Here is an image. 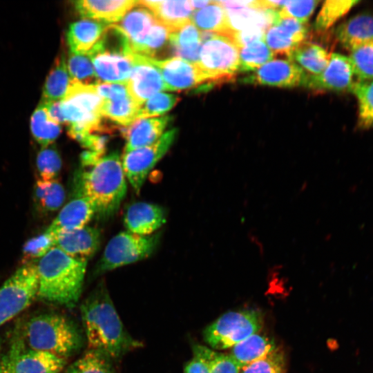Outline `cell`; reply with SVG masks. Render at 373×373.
I'll return each instance as SVG.
<instances>
[{
    "instance_id": "6da1fadb",
    "label": "cell",
    "mask_w": 373,
    "mask_h": 373,
    "mask_svg": "<svg viewBox=\"0 0 373 373\" xmlns=\"http://www.w3.org/2000/svg\"><path fill=\"white\" fill-rule=\"evenodd\" d=\"M82 323L89 349L100 350L117 358L140 343L124 329L104 287L92 293L81 306Z\"/></svg>"
},
{
    "instance_id": "7a4b0ae2",
    "label": "cell",
    "mask_w": 373,
    "mask_h": 373,
    "mask_svg": "<svg viewBox=\"0 0 373 373\" xmlns=\"http://www.w3.org/2000/svg\"><path fill=\"white\" fill-rule=\"evenodd\" d=\"M86 265V261L52 247L36 265L37 298L47 303L73 307L82 291Z\"/></svg>"
},
{
    "instance_id": "3957f363",
    "label": "cell",
    "mask_w": 373,
    "mask_h": 373,
    "mask_svg": "<svg viewBox=\"0 0 373 373\" xmlns=\"http://www.w3.org/2000/svg\"><path fill=\"white\" fill-rule=\"evenodd\" d=\"M126 190V178L117 151L102 156L81 175L79 192L101 218L110 217L118 210Z\"/></svg>"
},
{
    "instance_id": "277c9868",
    "label": "cell",
    "mask_w": 373,
    "mask_h": 373,
    "mask_svg": "<svg viewBox=\"0 0 373 373\" xmlns=\"http://www.w3.org/2000/svg\"><path fill=\"white\" fill-rule=\"evenodd\" d=\"M21 337L29 349L47 352L66 358L82 346V336L74 323L57 314L31 317L23 325Z\"/></svg>"
},
{
    "instance_id": "5b68a950",
    "label": "cell",
    "mask_w": 373,
    "mask_h": 373,
    "mask_svg": "<svg viewBox=\"0 0 373 373\" xmlns=\"http://www.w3.org/2000/svg\"><path fill=\"white\" fill-rule=\"evenodd\" d=\"M202 45L196 66L208 86L232 81L239 68V48L227 37L201 31Z\"/></svg>"
},
{
    "instance_id": "8992f818",
    "label": "cell",
    "mask_w": 373,
    "mask_h": 373,
    "mask_svg": "<svg viewBox=\"0 0 373 373\" xmlns=\"http://www.w3.org/2000/svg\"><path fill=\"white\" fill-rule=\"evenodd\" d=\"M262 314L256 310L229 312L219 316L203 332L205 342L213 349H229L258 333L262 327Z\"/></svg>"
},
{
    "instance_id": "52a82bcc",
    "label": "cell",
    "mask_w": 373,
    "mask_h": 373,
    "mask_svg": "<svg viewBox=\"0 0 373 373\" xmlns=\"http://www.w3.org/2000/svg\"><path fill=\"white\" fill-rule=\"evenodd\" d=\"M37 265L19 267L0 287V327L26 309L37 297Z\"/></svg>"
},
{
    "instance_id": "ba28073f",
    "label": "cell",
    "mask_w": 373,
    "mask_h": 373,
    "mask_svg": "<svg viewBox=\"0 0 373 373\" xmlns=\"http://www.w3.org/2000/svg\"><path fill=\"white\" fill-rule=\"evenodd\" d=\"M160 238V233L140 236L128 231L119 233L108 242L96 272L111 271L148 258L157 248Z\"/></svg>"
},
{
    "instance_id": "9c48e42d",
    "label": "cell",
    "mask_w": 373,
    "mask_h": 373,
    "mask_svg": "<svg viewBox=\"0 0 373 373\" xmlns=\"http://www.w3.org/2000/svg\"><path fill=\"white\" fill-rule=\"evenodd\" d=\"M178 133L172 128L164 133L154 143L124 152L121 157L123 170L136 193H139L151 170L169 151Z\"/></svg>"
},
{
    "instance_id": "30bf717a",
    "label": "cell",
    "mask_w": 373,
    "mask_h": 373,
    "mask_svg": "<svg viewBox=\"0 0 373 373\" xmlns=\"http://www.w3.org/2000/svg\"><path fill=\"white\" fill-rule=\"evenodd\" d=\"M14 337L4 355L11 373H59L65 367L66 358L27 348L18 332Z\"/></svg>"
},
{
    "instance_id": "8fae6325",
    "label": "cell",
    "mask_w": 373,
    "mask_h": 373,
    "mask_svg": "<svg viewBox=\"0 0 373 373\" xmlns=\"http://www.w3.org/2000/svg\"><path fill=\"white\" fill-rule=\"evenodd\" d=\"M144 57L160 71L166 90L181 91L207 83L204 76L195 64L178 57L164 59Z\"/></svg>"
},
{
    "instance_id": "7c38bea8",
    "label": "cell",
    "mask_w": 373,
    "mask_h": 373,
    "mask_svg": "<svg viewBox=\"0 0 373 373\" xmlns=\"http://www.w3.org/2000/svg\"><path fill=\"white\" fill-rule=\"evenodd\" d=\"M306 73L289 59L271 60L242 79L245 84L292 88L303 84Z\"/></svg>"
},
{
    "instance_id": "4fadbf2b",
    "label": "cell",
    "mask_w": 373,
    "mask_h": 373,
    "mask_svg": "<svg viewBox=\"0 0 373 373\" xmlns=\"http://www.w3.org/2000/svg\"><path fill=\"white\" fill-rule=\"evenodd\" d=\"M354 72L349 57L332 53L327 66L319 75L306 73L303 86L314 90L351 91Z\"/></svg>"
},
{
    "instance_id": "5bb4252c",
    "label": "cell",
    "mask_w": 373,
    "mask_h": 373,
    "mask_svg": "<svg viewBox=\"0 0 373 373\" xmlns=\"http://www.w3.org/2000/svg\"><path fill=\"white\" fill-rule=\"evenodd\" d=\"M133 66L126 86L130 97L141 106L154 95L166 89L160 71L144 56L133 53Z\"/></svg>"
},
{
    "instance_id": "9a60e30c",
    "label": "cell",
    "mask_w": 373,
    "mask_h": 373,
    "mask_svg": "<svg viewBox=\"0 0 373 373\" xmlns=\"http://www.w3.org/2000/svg\"><path fill=\"white\" fill-rule=\"evenodd\" d=\"M99 243V230L86 225L56 234L55 247L71 257L87 262L95 254Z\"/></svg>"
},
{
    "instance_id": "2e32d148",
    "label": "cell",
    "mask_w": 373,
    "mask_h": 373,
    "mask_svg": "<svg viewBox=\"0 0 373 373\" xmlns=\"http://www.w3.org/2000/svg\"><path fill=\"white\" fill-rule=\"evenodd\" d=\"M166 221V212L163 207L144 202L131 204L124 216L127 230L140 236L153 234Z\"/></svg>"
},
{
    "instance_id": "e0dca14e",
    "label": "cell",
    "mask_w": 373,
    "mask_h": 373,
    "mask_svg": "<svg viewBox=\"0 0 373 373\" xmlns=\"http://www.w3.org/2000/svg\"><path fill=\"white\" fill-rule=\"evenodd\" d=\"M99 82L126 83L133 66V53L128 55L107 52L88 55Z\"/></svg>"
},
{
    "instance_id": "ac0fdd59",
    "label": "cell",
    "mask_w": 373,
    "mask_h": 373,
    "mask_svg": "<svg viewBox=\"0 0 373 373\" xmlns=\"http://www.w3.org/2000/svg\"><path fill=\"white\" fill-rule=\"evenodd\" d=\"M172 117L166 115L157 118L138 119L129 126L121 129L126 140L124 152L150 145L156 142L162 135Z\"/></svg>"
},
{
    "instance_id": "d6986e66",
    "label": "cell",
    "mask_w": 373,
    "mask_h": 373,
    "mask_svg": "<svg viewBox=\"0 0 373 373\" xmlns=\"http://www.w3.org/2000/svg\"><path fill=\"white\" fill-rule=\"evenodd\" d=\"M95 211L90 202L82 193L70 200L46 229L56 235L61 232L84 227L92 219Z\"/></svg>"
},
{
    "instance_id": "ffe728a7",
    "label": "cell",
    "mask_w": 373,
    "mask_h": 373,
    "mask_svg": "<svg viewBox=\"0 0 373 373\" xmlns=\"http://www.w3.org/2000/svg\"><path fill=\"white\" fill-rule=\"evenodd\" d=\"M137 2L135 0H81L74 3L82 17L105 24L120 21L128 10L137 6Z\"/></svg>"
},
{
    "instance_id": "44dd1931",
    "label": "cell",
    "mask_w": 373,
    "mask_h": 373,
    "mask_svg": "<svg viewBox=\"0 0 373 373\" xmlns=\"http://www.w3.org/2000/svg\"><path fill=\"white\" fill-rule=\"evenodd\" d=\"M137 5L149 9L170 32L191 21L194 10L190 1H137Z\"/></svg>"
},
{
    "instance_id": "7402d4cb",
    "label": "cell",
    "mask_w": 373,
    "mask_h": 373,
    "mask_svg": "<svg viewBox=\"0 0 373 373\" xmlns=\"http://www.w3.org/2000/svg\"><path fill=\"white\" fill-rule=\"evenodd\" d=\"M225 10L230 37L233 32L248 28L259 27L267 30L278 19V10H263L252 8Z\"/></svg>"
},
{
    "instance_id": "603a6c76",
    "label": "cell",
    "mask_w": 373,
    "mask_h": 373,
    "mask_svg": "<svg viewBox=\"0 0 373 373\" xmlns=\"http://www.w3.org/2000/svg\"><path fill=\"white\" fill-rule=\"evenodd\" d=\"M336 34L339 42L350 51L372 40L373 12L350 18L337 28Z\"/></svg>"
},
{
    "instance_id": "cb8c5ba5",
    "label": "cell",
    "mask_w": 373,
    "mask_h": 373,
    "mask_svg": "<svg viewBox=\"0 0 373 373\" xmlns=\"http://www.w3.org/2000/svg\"><path fill=\"white\" fill-rule=\"evenodd\" d=\"M157 21L153 14L144 8L131 10L121 19L118 26L127 37L133 53L138 52L150 29Z\"/></svg>"
},
{
    "instance_id": "d4e9b609",
    "label": "cell",
    "mask_w": 373,
    "mask_h": 373,
    "mask_svg": "<svg viewBox=\"0 0 373 373\" xmlns=\"http://www.w3.org/2000/svg\"><path fill=\"white\" fill-rule=\"evenodd\" d=\"M106 25L82 19L71 23L66 33L70 51L87 55L101 38Z\"/></svg>"
},
{
    "instance_id": "484cf974",
    "label": "cell",
    "mask_w": 373,
    "mask_h": 373,
    "mask_svg": "<svg viewBox=\"0 0 373 373\" xmlns=\"http://www.w3.org/2000/svg\"><path fill=\"white\" fill-rule=\"evenodd\" d=\"M62 101L71 104L83 113L102 117L101 110L104 99L98 94L96 84H85L71 80Z\"/></svg>"
},
{
    "instance_id": "4316f807",
    "label": "cell",
    "mask_w": 373,
    "mask_h": 373,
    "mask_svg": "<svg viewBox=\"0 0 373 373\" xmlns=\"http://www.w3.org/2000/svg\"><path fill=\"white\" fill-rule=\"evenodd\" d=\"M169 44L176 57L192 64L198 63L202 44L200 32L191 21L171 32Z\"/></svg>"
},
{
    "instance_id": "83f0119b",
    "label": "cell",
    "mask_w": 373,
    "mask_h": 373,
    "mask_svg": "<svg viewBox=\"0 0 373 373\" xmlns=\"http://www.w3.org/2000/svg\"><path fill=\"white\" fill-rule=\"evenodd\" d=\"M276 348L274 340L256 333L230 348L229 355L240 367L251 363Z\"/></svg>"
},
{
    "instance_id": "f1b7e54d",
    "label": "cell",
    "mask_w": 373,
    "mask_h": 373,
    "mask_svg": "<svg viewBox=\"0 0 373 373\" xmlns=\"http://www.w3.org/2000/svg\"><path fill=\"white\" fill-rule=\"evenodd\" d=\"M325 49L309 41H303L289 55V59L296 63L309 75H319L327 66L330 57Z\"/></svg>"
},
{
    "instance_id": "f546056e",
    "label": "cell",
    "mask_w": 373,
    "mask_h": 373,
    "mask_svg": "<svg viewBox=\"0 0 373 373\" xmlns=\"http://www.w3.org/2000/svg\"><path fill=\"white\" fill-rule=\"evenodd\" d=\"M191 21L202 31L230 37L226 10L218 1H211L207 6L195 12Z\"/></svg>"
},
{
    "instance_id": "4dcf8cb0",
    "label": "cell",
    "mask_w": 373,
    "mask_h": 373,
    "mask_svg": "<svg viewBox=\"0 0 373 373\" xmlns=\"http://www.w3.org/2000/svg\"><path fill=\"white\" fill-rule=\"evenodd\" d=\"M64 55L55 60L45 81L41 102H58L63 99L71 82Z\"/></svg>"
},
{
    "instance_id": "1f68e13d",
    "label": "cell",
    "mask_w": 373,
    "mask_h": 373,
    "mask_svg": "<svg viewBox=\"0 0 373 373\" xmlns=\"http://www.w3.org/2000/svg\"><path fill=\"white\" fill-rule=\"evenodd\" d=\"M30 130L35 140L45 148L58 137L61 128L48 117L44 104L41 102L31 116Z\"/></svg>"
},
{
    "instance_id": "d6a6232c",
    "label": "cell",
    "mask_w": 373,
    "mask_h": 373,
    "mask_svg": "<svg viewBox=\"0 0 373 373\" xmlns=\"http://www.w3.org/2000/svg\"><path fill=\"white\" fill-rule=\"evenodd\" d=\"M65 197L64 189L57 180H44L38 178L37 180L35 198L42 211L52 212L59 209Z\"/></svg>"
},
{
    "instance_id": "836d02e7",
    "label": "cell",
    "mask_w": 373,
    "mask_h": 373,
    "mask_svg": "<svg viewBox=\"0 0 373 373\" xmlns=\"http://www.w3.org/2000/svg\"><path fill=\"white\" fill-rule=\"evenodd\" d=\"M274 55L264 40L247 44L239 49L238 72H254L271 61Z\"/></svg>"
},
{
    "instance_id": "e575fe53",
    "label": "cell",
    "mask_w": 373,
    "mask_h": 373,
    "mask_svg": "<svg viewBox=\"0 0 373 373\" xmlns=\"http://www.w3.org/2000/svg\"><path fill=\"white\" fill-rule=\"evenodd\" d=\"M111 359L100 350L89 349L68 367L66 373H115Z\"/></svg>"
},
{
    "instance_id": "d590c367",
    "label": "cell",
    "mask_w": 373,
    "mask_h": 373,
    "mask_svg": "<svg viewBox=\"0 0 373 373\" xmlns=\"http://www.w3.org/2000/svg\"><path fill=\"white\" fill-rule=\"evenodd\" d=\"M140 106L129 96L114 101L104 100L101 110L102 117L123 126L131 125L137 119Z\"/></svg>"
},
{
    "instance_id": "8d00e7d4",
    "label": "cell",
    "mask_w": 373,
    "mask_h": 373,
    "mask_svg": "<svg viewBox=\"0 0 373 373\" xmlns=\"http://www.w3.org/2000/svg\"><path fill=\"white\" fill-rule=\"evenodd\" d=\"M350 92L358 101L359 128L368 129L373 127V81L354 82Z\"/></svg>"
},
{
    "instance_id": "74e56055",
    "label": "cell",
    "mask_w": 373,
    "mask_h": 373,
    "mask_svg": "<svg viewBox=\"0 0 373 373\" xmlns=\"http://www.w3.org/2000/svg\"><path fill=\"white\" fill-rule=\"evenodd\" d=\"M358 1L327 0L325 1L318 14L314 28L317 31H325L344 16Z\"/></svg>"
},
{
    "instance_id": "f35d334b",
    "label": "cell",
    "mask_w": 373,
    "mask_h": 373,
    "mask_svg": "<svg viewBox=\"0 0 373 373\" xmlns=\"http://www.w3.org/2000/svg\"><path fill=\"white\" fill-rule=\"evenodd\" d=\"M349 59L358 81H373V39L352 50Z\"/></svg>"
},
{
    "instance_id": "ab89813d",
    "label": "cell",
    "mask_w": 373,
    "mask_h": 373,
    "mask_svg": "<svg viewBox=\"0 0 373 373\" xmlns=\"http://www.w3.org/2000/svg\"><path fill=\"white\" fill-rule=\"evenodd\" d=\"M66 65L72 80L85 84H97L99 82L91 59L87 55L70 51Z\"/></svg>"
},
{
    "instance_id": "60d3db41",
    "label": "cell",
    "mask_w": 373,
    "mask_h": 373,
    "mask_svg": "<svg viewBox=\"0 0 373 373\" xmlns=\"http://www.w3.org/2000/svg\"><path fill=\"white\" fill-rule=\"evenodd\" d=\"M285 354L276 348L263 357L240 367V373H285Z\"/></svg>"
},
{
    "instance_id": "b9f144b4",
    "label": "cell",
    "mask_w": 373,
    "mask_h": 373,
    "mask_svg": "<svg viewBox=\"0 0 373 373\" xmlns=\"http://www.w3.org/2000/svg\"><path fill=\"white\" fill-rule=\"evenodd\" d=\"M264 41L274 54L287 57L300 44L290 33L278 25H273L266 30Z\"/></svg>"
},
{
    "instance_id": "7bdbcfd3",
    "label": "cell",
    "mask_w": 373,
    "mask_h": 373,
    "mask_svg": "<svg viewBox=\"0 0 373 373\" xmlns=\"http://www.w3.org/2000/svg\"><path fill=\"white\" fill-rule=\"evenodd\" d=\"M36 164L39 178L44 180H57L61 169V159L53 146L42 148L38 153Z\"/></svg>"
},
{
    "instance_id": "ee69618b",
    "label": "cell",
    "mask_w": 373,
    "mask_h": 373,
    "mask_svg": "<svg viewBox=\"0 0 373 373\" xmlns=\"http://www.w3.org/2000/svg\"><path fill=\"white\" fill-rule=\"evenodd\" d=\"M179 100L180 98L175 95L158 93L140 106L137 119L163 115L171 110Z\"/></svg>"
},
{
    "instance_id": "f6af8a7d",
    "label": "cell",
    "mask_w": 373,
    "mask_h": 373,
    "mask_svg": "<svg viewBox=\"0 0 373 373\" xmlns=\"http://www.w3.org/2000/svg\"><path fill=\"white\" fill-rule=\"evenodd\" d=\"M169 29L157 21L150 29L136 55L155 58V55L169 43Z\"/></svg>"
},
{
    "instance_id": "bcb514c9",
    "label": "cell",
    "mask_w": 373,
    "mask_h": 373,
    "mask_svg": "<svg viewBox=\"0 0 373 373\" xmlns=\"http://www.w3.org/2000/svg\"><path fill=\"white\" fill-rule=\"evenodd\" d=\"M55 236L46 230L27 240L23 247V259L26 260L25 263L44 256L55 247Z\"/></svg>"
},
{
    "instance_id": "7dc6e473",
    "label": "cell",
    "mask_w": 373,
    "mask_h": 373,
    "mask_svg": "<svg viewBox=\"0 0 373 373\" xmlns=\"http://www.w3.org/2000/svg\"><path fill=\"white\" fill-rule=\"evenodd\" d=\"M318 3L316 0L287 1L286 4L278 10V17H292L307 23Z\"/></svg>"
},
{
    "instance_id": "c3c4849f",
    "label": "cell",
    "mask_w": 373,
    "mask_h": 373,
    "mask_svg": "<svg viewBox=\"0 0 373 373\" xmlns=\"http://www.w3.org/2000/svg\"><path fill=\"white\" fill-rule=\"evenodd\" d=\"M193 357L186 365L184 373H210V358L213 350L196 345L193 347Z\"/></svg>"
},
{
    "instance_id": "681fc988",
    "label": "cell",
    "mask_w": 373,
    "mask_h": 373,
    "mask_svg": "<svg viewBox=\"0 0 373 373\" xmlns=\"http://www.w3.org/2000/svg\"><path fill=\"white\" fill-rule=\"evenodd\" d=\"M209 363L210 373H240V367L229 354L213 350Z\"/></svg>"
},
{
    "instance_id": "f907efd6",
    "label": "cell",
    "mask_w": 373,
    "mask_h": 373,
    "mask_svg": "<svg viewBox=\"0 0 373 373\" xmlns=\"http://www.w3.org/2000/svg\"><path fill=\"white\" fill-rule=\"evenodd\" d=\"M98 94L104 99L118 100L129 96L126 83L99 82L96 84Z\"/></svg>"
},
{
    "instance_id": "816d5d0a",
    "label": "cell",
    "mask_w": 373,
    "mask_h": 373,
    "mask_svg": "<svg viewBox=\"0 0 373 373\" xmlns=\"http://www.w3.org/2000/svg\"><path fill=\"white\" fill-rule=\"evenodd\" d=\"M265 32V30L259 27L248 28L238 32H233L229 39L240 49L251 42L264 40Z\"/></svg>"
},
{
    "instance_id": "f5cc1de1",
    "label": "cell",
    "mask_w": 373,
    "mask_h": 373,
    "mask_svg": "<svg viewBox=\"0 0 373 373\" xmlns=\"http://www.w3.org/2000/svg\"><path fill=\"white\" fill-rule=\"evenodd\" d=\"M41 102L44 104L48 117L53 122L59 124L66 123L62 114L60 101Z\"/></svg>"
},
{
    "instance_id": "db71d44e",
    "label": "cell",
    "mask_w": 373,
    "mask_h": 373,
    "mask_svg": "<svg viewBox=\"0 0 373 373\" xmlns=\"http://www.w3.org/2000/svg\"><path fill=\"white\" fill-rule=\"evenodd\" d=\"M191 5L193 10L203 8L209 4L211 1H190Z\"/></svg>"
},
{
    "instance_id": "11a10c76",
    "label": "cell",
    "mask_w": 373,
    "mask_h": 373,
    "mask_svg": "<svg viewBox=\"0 0 373 373\" xmlns=\"http://www.w3.org/2000/svg\"><path fill=\"white\" fill-rule=\"evenodd\" d=\"M0 373H11L4 356L2 357L0 361Z\"/></svg>"
},
{
    "instance_id": "9f6ffc18",
    "label": "cell",
    "mask_w": 373,
    "mask_h": 373,
    "mask_svg": "<svg viewBox=\"0 0 373 373\" xmlns=\"http://www.w3.org/2000/svg\"><path fill=\"white\" fill-rule=\"evenodd\" d=\"M1 338H0V352H1Z\"/></svg>"
}]
</instances>
